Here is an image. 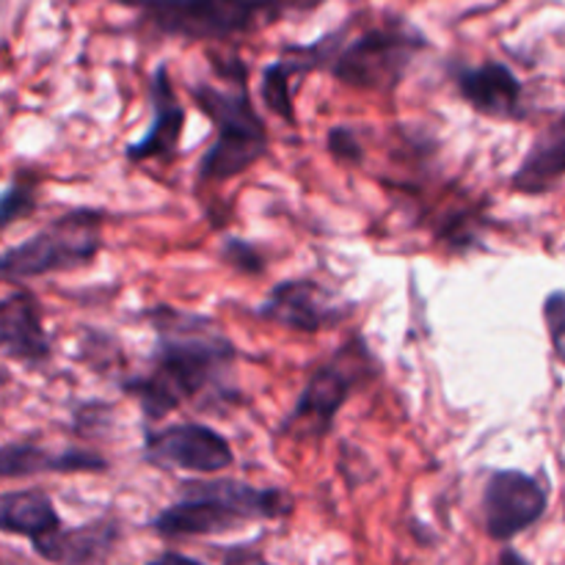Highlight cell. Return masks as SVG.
Returning a JSON list of instances; mask_svg holds the SVG:
<instances>
[{
    "label": "cell",
    "mask_w": 565,
    "mask_h": 565,
    "mask_svg": "<svg viewBox=\"0 0 565 565\" xmlns=\"http://www.w3.org/2000/svg\"><path fill=\"white\" fill-rule=\"evenodd\" d=\"M0 527L6 533L25 535V539L36 541L44 535L61 530V519L55 513L53 500L39 489L25 491H9L0 500Z\"/></svg>",
    "instance_id": "cell-18"
},
{
    "label": "cell",
    "mask_w": 565,
    "mask_h": 565,
    "mask_svg": "<svg viewBox=\"0 0 565 565\" xmlns=\"http://www.w3.org/2000/svg\"><path fill=\"white\" fill-rule=\"evenodd\" d=\"M565 177V114L552 119L530 143L527 154L513 171L511 188L524 196H541Z\"/></svg>",
    "instance_id": "cell-15"
},
{
    "label": "cell",
    "mask_w": 565,
    "mask_h": 565,
    "mask_svg": "<svg viewBox=\"0 0 565 565\" xmlns=\"http://www.w3.org/2000/svg\"><path fill=\"white\" fill-rule=\"evenodd\" d=\"M326 58H329V42L320 36L315 44H290L274 64L265 66L259 92L270 114L296 125V105H292L296 81L315 70H326Z\"/></svg>",
    "instance_id": "cell-14"
},
{
    "label": "cell",
    "mask_w": 565,
    "mask_h": 565,
    "mask_svg": "<svg viewBox=\"0 0 565 565\" xmlns=\"http://www.w3.org/2000/svg\"><path fill=\"white\" fill-rule=\"evenodd\" d=\"M550 505L546 486L519 469L491 472L483 491L486 533L494 541H511L533 527Z\"/></svg>",
    "instance_id": "cell-8"
},
{
    "label": "cell",
    "mask_w": 565,
    "mask_h": 565,
    "mask_svg": "<svg viewBox=\"0 0 565 565\" xmlns=\"http://www.w3.org/2000/svg\"><path fill=\"white\" fill-rule=\"evenodd\" d=\"M456 83L461 97L478 114L494 116V119H519L522 116L524 88L511 66L500 64V61L463 66L456 72Z\"/></svg>",
    "instance_id": "cell-11"
},
{
    "label": "cell",
    "mask_w": 565,
    "mask_h": 565,
    "mask_svg": "<svg viewBox=\"0 0 565 565\" xmlns=\"http://www.w3.org/2000/svg\"><path fill=\"white\" fill-rule=\"evenodd\" d=\"M116 535H119L116 524L103 519V522L83 524V527L55 530V533L44 535V539L31 541V544L50 563L88 565L103 561L114 550Z\"/></svg>",
    "instance_id": "cell-17"
},
{
    "label": "cell",
    "mask_w": 565,
    "mask_h": 565,
    "mask_svg": "<svg viewBox=\"0 0 565 565\" xmlns=\"http://www.w3.org/2000/svg\"><path fill=\"white\" fill-rule=\"evenodd\" d=\"M149 92H152V125H149L147 136L127 143V160L132 163L171 158L180 147L182 127H185V108L177 99L166 66L154 70Z\"/></svg>",
    "instance_id": "cell-13"
},
{
    "label": "cell",
    "mask_w": 565,
    "mask_h": 565,
    "mask_svg": "<svg viewBox=\"0 0 565 565\" xmlns=\"http://www.w3.org/2000/svg\"><path fill=\"white\" fill-rule=\"evenodd\" d=\"M235 565H270V563H265V561H243V563H235Z\"/></svg>",
    "instance_id": "cell-25"
},
{
    "label": "cell",
    "mask_w": 565,
    "mask_h": 565,
    "mask_svg": "<svg viewBox=\"0 0 565 565\" xmlns=\"http://www.w3.org/2000/svg\"><path fill=\"white\" fill-rule=\"evenodd\" d=\"M544 323L550 331L552 348H555V356L565 364V292H550L544 301Z\"/></svg>",
    "instance_id": "cell-20"
},
{
    "label": "cell",
    "mask_w": 565,
    "mask_h": 565,
    "mask_svg": "<svg viewBox=\"0 0 565 565\" xmlns=\"http://www.w3.org/2000/svg\"><path fill=\"white\" fill-rule=\"evenodd\" d=\"M149 320L158 340L152 373L121 384L147 419H163L182 403L224 408L237 401V348L215 320L171 307H154Z\"/></svg>",
    "instance_id": "cell-1"
},
{
    "label": "cell",
    "mask_w": 565,
    "mask_h": 565,
    "mask_svg": "<svg viewBox=\"0 0 565 565\" xmlns=\"http://www.w3.org/2000/svg\"><path fill=\"white\" fill-rule=\"evenodd\" d=\"M290 508V497L281 489H254L241 480H191L182 486V500L166 508L152 527L166 539L215 535L252 519L287 516Z\"/></svg>",
    "instance_id": "cell-5"
},
{
    "label": "cell",
    "mask_w": 565,
    "mask_h": 565,
    "mask_svg": "<svg viewBox=\"0 0 565 565\" xmlns=\"http://www.w3.org/2000/svg\"><path fill=\"white\" fill-rule=\"evenodd\" d=\"M138 11L141 25L158 36L221 42L276 25L287 17L318 11L326 0H114Z\"/></svg>",
    "instance_id": "cell-3"
},
{
    "label": "cell",
    "mask_w": 565,
    "mask_h": 565,
    "mask_svg": "<svg viewBox=\"0 0 565 565\" xmlns=\"http://www.w3.org/2000/svg\"><path fill=\"white\" fill-rule=\"evenodd\" d=\"M0 348L11 362L39 367L50 359V340L42 326V309L36 298L17 290L3 298L0 307Z\"/></svg>",
    "instance_id": "cell-12"
},
{
    "label": "cell",
    "mask_w": 565,
    "mask_h": 565,
    "mask_svg": "<svg viewBox=\"0 0 565 565\" xmlns=\"http://www.w3.org/2000/svg\"><path fill=\"white\" fill-rule=\"evenodd\" d=\"M329 152L334 154L337 160H342V163H362L364 160V152H362V143H359L356 132L351 130L348 125H340L334 127V130L329 132Z\"/></svg>",
    "instance_id": "cell-21"
},
{
    "label": "cell",
    "mask_w": 565,
    "mask_h": 565,
    "mask_svg": "<svg viewBox=\"0 0 565 565\" xmlns=\"http://www.w3.org/2000/svg\"><path fill=\"white\" fill-rule=\"evenodd\" d=\"M221 257L230 265H235L237 270H243V274H259L263 270V257L248 243L235 241V237H226L224 248H221Z\"/></svg>",
    "instance_id": "cell-22"
},
{
    "label": "cell",
    "mask_w": 565,
    "mask_h": 565,
    "mask_svg": "<svg viewBox=\"0 0 565 565\" xmlns=\"http://www.w3.org/2000/svg\"><path fill=\"white\" fill-rule=\"evenodd\" d=\"M33 210H36V193H33V182L22 180V174H20L9 188H6V193H3V210H0V215H3V226H11L14 221L28 218Z\"/></svg>",
    "instance_id": "cell-19"
},
{
    "label": "cell",
    "mask_w": 565,
    "mask_h": 565,
    "mask_svg": "<svg viewBox=\"0 0 565 565\" xmlns=\"http://www.w3.org/2000/svg\"><path fill=\"white\" fill-rule=\"evenodd\" d=\"M351 22L340 25L329 36L326 72L340 83L364 92H392L406 81L414 61L428 50V36L406 17H384L375 25L362 28L348 36Z\"/></svg>",
    "instance_id": "cell-4"
},
{
    "label": "cell",
    "mask_w": 565,
    "mask_h": 565,
    "mask_svg": "<svg viewBox=\"0 0 565 565\" xmlns=\"http://www.w3.org/2000/svg\"><path fill=\"white\" fill-rule=\"evenodd\" d=\"M143 456L149 463L166 469H185L193 475H218L235 461L230 441L218 430L199 423L171 425V428L147 434Z\"/></svg>",
    "instance_id": "cell-9"
},
{
    "label": "cell",
    "mask_w": 565,
    "mask_h": 565,
    "mask_svg": "<svg viewBox=\"0 0 565 565\" xmlns=\"http://www.w3.org/2000/svg\"><path fill=\"white\" fill-rule=\"evenodd\" d=\"M497 565H530L527 561H524L522 555H519V552H513V550H505L500 555V561H497Z\"/></svg>",
    "instance_id": "cell-24"
},
{
    "label": "cell",
    "mask_w": 565,
    "mask_h": 565,
    "mask_svg": "<svg viewBox=\"0 0 565 565\" xmlns=\"http://www.w3.org/2000/svg\"><path fill=\"white\" fill-rule=\"evenodd\" d=\"M99 246H103V215L92 210H75L50 221L36 235L9 248L0 259V276L6 281H28L83 268L97 257Z\"/></svg>",
    "instance_id": "cell-7"
},
{
    "label": "cell",
    "mask_w": 565,
    "mask_h": 565,
    "mask_svg": "<svg viewBox=\"0 0 565 565\" xmlns=\"http://www.w3.org/2000/svg\"><path fill=\"white\" fill-rule=\"evenodd\" d=\"M108 467L105 458L88 450H64L53 452L36 445H22V441H9L0 452V475L11 478H31V475L55 472V475H75V472H103Z\"/></svg>",
    "instance_id": "cell-16"
},
{
    "label": "cell",
    "mask_w": 565,
    "mask_h": 565,
    "mask_svg": "<svg viewBox=\"0 0 565 565\" xmlns=\"http://www.w3.org/2000/svg\"><path fill=\"white\" fill-rule=\"evenodd\" d=\"M147 565H202V563L193 561V557L180 555V552H163V555L154 557V561H149Z\"/></svg>",
    "instance_id": "cell-23"
},
{
    "label": "cell",
    "mask_w": 565,
    "mask_h": 565,
    "mask_svg": "<svg viewBox=\"0 0 565 565\" xmlns=\"http://www.w3.org/2000/svg\"><path fill=\"white\" fill-rule=\"evenodd\" d=\"M375 373H379V364H375L367 342L362 337L348 340L329 362L320 364L309 375L296 408L281 425V434H292L296 439H309V436L320 439V436H326L334 425L340 408L351 401L359 386L373 381Z\"/></svg>",
    "instance_id": "cell-6"
},
{
    "label": "cell",
    "mask_w": 565,
    "mask_h": 565,
    "mask_svg": "<svg viewBox=\"0 0 565 565\" xmlns=\"http://www.w3.org/2000/svg\"><path fill=\"white\" fill-rule=\"evenodd\" d=\"M257 315L268 323L285 326V329L320 331L345 320L351 315V307L337 301L331 290L320 287L318 281L287 279L268 292Z\"/></svg>",
    "instance_id": "cell-10"
},
{
    "label": "cell",
    "mask_w": 565,
    "mask_h": 565,
    "mask_svg": "<svg viewBox=\"0 0 565 565\" xmlns=\"http://www.w3.org/2000/svg\"><path fill=\"white\" fill-rule=\"evenodd\" d=\"M215 70L224 72L230 88L213 86V83H199L191 88L196 108L215 127L213 147L204 152L196 169L202 182L235 180L268 152V130L248 94L246 66L237 58H230L226 64L215 61Z\"/></svg>",
    "instance_id": "cell-2"
}]
</instances>
